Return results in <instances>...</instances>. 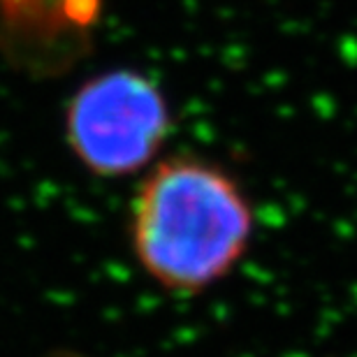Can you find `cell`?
Masks as SVG:
<instances>
[{
	"label": "cell",
	"instance_id": "1",
	"mask_svg": "<svg viewBox=\"0 0 357 357\" xmlns=\"http://www.w3.org/2000/svg\"><path fill=\"white\" fill-rule=\"evenodd\" d=\"M253 209L239 181L216 162L176 155L142 181L130 241L139 267L169 292L213 288L244 258Z\"/></svg>",
	"mask_w": 357,
	"mask_h": 357
},
{
	"label": "cell",
	"instance_id": "2",
	"mask_svg": "<svg viewBox=\"0 0 357 357\" xmlns=\"http://www.w3.org/2000/svg\"><path fill=\"white\" fill-rule=\"evenodd\" d=\"M172 114L155 84L135 70L89 79L70 100L66 130L75 155L100 176L139 172L165 144Z\"/></svg>",
	"mask_w": 357,
	"mask_h": 357
}]
</instances>
